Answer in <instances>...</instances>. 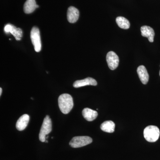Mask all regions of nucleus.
<instances>
[{
    "instance_id": "1",
    "label": "nucleus",
    "mask_w": 160,
    "mask_h": 160,
    "mask_svg": "<svg viewBox=\"0 0 160 160\" xmlns=\"http://www.w3.org/2000/svg\"><path fill=\"white\" fill-rule=\"evenodd\" d=\"M58 102L60 110L64 114H68L73 108V99L70 95L67 93L61 95Z\"/></svg>"
},
{
    "instance_id": "2",
    "label": "nucleus",
    "mask_w": 160,
    "mask_h": 160,
    "mask_svg": "<svg viewBox=\"0 0 160 160\" xmlns=\"http://www.w3.org/2000/svg\"><path fill=\"white\" fill-rule=\"evenodd\" d=\"M160 132L157 126H149L144 130V137L146 141L149 142H154L158 139Z\"/></svg>"
},
{
    "instance_id": "3",
    "label": "nucleus",
    "mask_w": 160,
    "mask_h": 160,
    "mask_svg": "<svg viewBox=\"0 0 160 160\" xmlns=\"http://www.w3.org/2000/svg\"><path fill=\"white\" fill-rule=\"evenodd\" d=\"M52 121L49 116L47 115L44 118L42 125L40 130L39 138L41 142H46L47 135L50 133L52 129Z\"/></svg>"
},
{
    "instance_id": "4",
    "label": "nucleus",
    "mask_w": 160,
    "mask_h": 160,
    "mask_svg": "<svg viewBox=\"0 0 160 160\" xmlns=\"http://www.w3.org/2000/svg\"><path fill=\"white\" fill-rule=\"evenodd\" d=\"M92 142V139L89 137L77 136L72 138L69 144L72 148H77L87 146Z\"/></svg>"
},
{
    "instance_id": "5",
    "label": "nucleus",
    "mask_w": 160,
    "mask_h": 160,
    "mask_svg": "<svg viewBox=\"0 0 160 160\" xmlns=\"http://www.w3.org/2000/svg\"><path fill=\"white\" fill-rule=\"evenodd\" d=\"M30 38L35 50L37 52H39L42 49V43L39 29L38 27L34 26L32 29Z\"/></svg>"
},
{
    "instance_id": "6",
    "label": "nucleus",
    "mask_w": 160,
    "mask_h": 160,
    "mask_svg": "<svg viewBox=\"0 0 160 160\" xmlns=\"http://www.w3.org/2000/svg\"><path fill=\"white\" fill-rule=\"evenodd\" d=\"M106 61L109 69L114 70L117 68L119 63V59L114 52L110 51L106 56Z\"/></svg>"
},
{
    "instance_id": "7",
    "label": "nucleus",
    "mask_w": 160,
    "mask_h": 160,
    "mask_svg": "<svg viewBox=\"0 0 160 160\" xmlns=\"http://www.w3.org/2000/svg\"><path fill=\"white\" fill-rule=\"evenodd\" d=\"M4 30L6 33H11L17 41L21 40L22 37L23 32L22 29L19 28H17L11 24H7L5 26Z\"/></svg>"
},
{
    "instance_id": "8",
    "label": "nucleus",
    "mask_w": 160,
    "mask_h": 160,
    "mask_svg": "<svg viewBox=\"0 0 160 160\" xmlns=\"http://www.w3.org/2000/svg\"><path fill=\"white\" fill-rule=\"evenodd\" d=\"M67 17L69 23H75L79 17V11L75 7L70 6L68 8Z\"/></svg>"
},
{
    "instance_id": "9",
    "label": "nucleus",
    "mask_w": 160,
    "mask_h": 160,
    "mask_svg": "<svg viewBox=\"0 0 160 160\" xmlns=\"http://www.w3.org/2000/svg\"><path fill=\"white\" fill-rule=\"evenodd\" d=\"M97 85V82L94 79L92 78H87L84 79L78 80L73 83V86L75 88H79L86 86H96Z\"/></svg>"
},
{
    "instance_id": "10",
    "label": "nucleus",
    "mask_w": 160,
    "mask_h": 160,
    "mask_svg": "<svg viewBox=\"0 0 160 160\" xmlns=\"http://www.w3.org/2000/svg\"><path fill=\"white\" fill-rule=\"evenodd\" d=\"M141 31L143 37L148 38L149 42H153L155 32L152 28L149 26H144L141 27Z\"/></svg>"
},
{
    "instance_id": "11",
    "label": "nucleus",
    "mask_w": 160,
    "mask_h": 160,
    "mask_svg": "<svg viewBox=\"0 0 160 160\" xmlns=\"http://www.w3.org/2000/svg\"><path fill=\"white\" fill-rule=\"evenodd\" d=\"M29 121V115L25 114L23 115L18 120L16 125L17 129L19 131H22L26 129L28 126Z\"/></svg>"
},
{
    "instance_id": "12",
    "label": "nucleus",
    "mask_w": 160,
    "mask_h": 160,
    "mask_svg": "<svg viewBox=\"0 0 160 160\" xmlns=\"http://www.w3.org/2000/svg\"><path fill=\"white\" fill-rule=\"evenodd\" d=\"M137 72L141 82L145 85L147 84L149 81V75L146 67L144 66H139L138 68Z\"/></svg>"
},
{
    "instance_id": "13",
    "label": "nucleus",
    "mask_w": 160,
    "mask_h": 160,
    "mask_svg": "<svg viewBox=\"0 0 160 160\" xmlns=\"http://www.w3.org/2000/svg\"><path fill=\"white\" fill-rule=\"evenodd\" d=\"M39 6L37 5L35 0H27L24 5V11L26 14L32 13Z\"/></svg>"
},
{
    "instance_id": "14",
    "label": "nucleus",
    "mask_w": 160,
    "mask_h": 160,
    "mask_svg": "<svg viewBox=\"0 0 160 160\" xmlns=\"http://www.w3.org/2000/svg\"><path fill=\"white\" fill-rule=\"evenodd\" d=\"M82 115L84 118L87 121L92 122L97 118L98 113L96 111L86 108L83 110Z\"/></svg>"
},
{
    "instance_id": "15",
    "label": "nucleus",
    "mask_w": 160,
    "mask_h": 160,
    "mask_svg": "<svg viewBox=\"0 0 160 160\" xmlns=\"http://www.w3.org/2000/svg\"><path fill=\"white\" fill-rule=\"evenodd\" d=\"M115 125L112 121H107L104 122L101 126V129L106 132L112 133L114 132Z\"/></svg>"
},
{
    "instance_id": "16",
    "label": "nucleus",
    "mask_w": 160,
    "mask_h": 160,
    "mask_svg": "<svg viewBox=\"0 0 160 160\" xmlns=\"http://www.w3.org/2000/svg\"><path fill=\"white\" fill-rule=\"evenodd\" d=\"M116 22L120 28L122 29H129L130 24L128 20L123 17H118L116 19Z\"/></svg>"
},
{
    "instance_id": "17",
    "label": "nucleus",
    "mask_w": 160,
    "mask_h": 160,
    "mask_svg": "<svg viewBox=\"0 0 160 160\" xmlns=\"http://www.w3.org/2000/svg\"><path fill=\"white\" fill-rule=\"evenodd\" d=\"M2 88H0V96L2 95Z\"/></svg>"
},
{
    "instance_id": "18",
    "label": "nucleus",
    "mask_w": 160,
    "mask_h": 160,
    "mask_svg": "<svg viewBox=\"0 0 160 160\" xmlns=\"http://www.w3.org/2000/svg\"><path fill=\"white\" fill-rule=\"evenodd\" d=\"M159 75H160V72H159Z\"/></svg>"
}]
</instances>
